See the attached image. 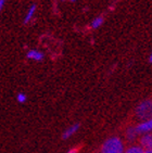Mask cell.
I'll return each mask as SVG.
<instances>
[{
  "instance_id": "cell-1",
  "label": "cell",
  "mask_w": 152,
  "mask_h": 153,
  "mask_svg": "<svg viewBox=\"0 0 152 153\" xmlns=\"http://www.w3.org/2000/svg\"><path fill=\"white\" fill-rule=\"evenodd\" d=\"M100 153H124L123 142L116 137H112L103 143Z\"/></svg>"
},
{
  "instance_id": "cell-2",
  "label": "cell",
  "mask_w": 152,
  "mask_h": 153,
  "mask_svg": "<svg viewBox=\"0 0 152 153\" xmlns=\"http://www.w3.org/2000/svg\"><path fill=\"white\" fill-rule=\"evenodd\" d=\"M136 115L143 121L152 118V100H145L139 103L136 109Z\"/></svg>"
},
{
  "instance_id": "cell-3",
  "label": "cell",
  "mask_w": 152,
  "mask_h": 153,
  "mask_svg": "<svg viewBox=\"0 0 152 153\" xmlns=\"http://www.w3.org/2000/svg\"><path fill=\"white\" fill-rule=\"evenodd\" d=\"M136 130H137L138 134H143V135H146L147 133L152 131V118L146 120V121H143L142 123H140L136 127Z\"/></svg>"
},
{
  "instance_id": "cell-4",
  "label": "cell",
  "mask_w": 152,
  "mask_h": 153,
  "mask_svg": "<svg viewBox=\"0 0 152 153\" xmlns=\"http://www.w3.org/2000/svg\"><path fill=\"white\" fill-rule=\"evenodd\" d=\"M140 143L142 148L146 150H152V135L151 134H146L141 137Z\"/></svg>"
},
{
  "instance_id": "cell-5",
  "label": "cell",
  "mask_w": 152,
  "mask_h": 153,
  "mask_svg": "<svg viewBox=\"0 0 152 153\" xmlns=\"http://www.w3.org/2000/svg\"><path fill=\"white\" fill-rule=\"evenodd\" d=\"M26 56L28 59L34 60V61H41V60L44 59V53L38 50H35V49H33V50H29L28 52H27Z\"/></svg>"
},
{
  "instance_id": "cell-6",
  "label": "cell",
  "mask_w": 152,
  "mask_h": 153,
  "mask_svg": "<svg viewBox=\"0 0 152 153\" xmlns=\"http://www.w3.org/2000/svg\"><path fill=\"white\" fill-rule=\"evenodd\" d=\"M78 128H79V124H74V125H72V126L69 127L64 133H63V135H62V138H63V139H69L71 136H73L74 134L78 130Z\"/></svg>"
},
{
  "instance_id": "cell-7",
  "label": "cell",
  "mask_w": 152,
  "mask_h": 153,
  "mask_svg": "<svg viewBox=\"0 0 152 153\" xmlns=\"http://www.w3.org/2000/svg\"><path fill=\"white\" fill-rule=\"evenodd\" d=\"M35 11H36V6L35 4H32V6L29 7L28 11L26 12V14H25V18H24V20H23L24 24H28L29 22H31V20H32L33 15H34Z\"/></svg>"
},
{
  "instance_id": "cell-8",
  "label": "cell",
  "mask_w": 152,
  "mask_h": 153,
  "mask_svg": "<svg viewBox=\"0 0 152 153\" xmlns=\"http://www.w3.org/2000/svg\"><path fill=\"white\" fill-rule=\"evenodd\" d=\"M103 21H104V19H103L102 16H97V18H95L90 24L91 28H95V30H96V28H99L103 24Z\"/></svg>"
},
{
  "instance_id": "cell-9",
  "label": "cell",
  "mask_w": 152,
  "mask_h": 153,
  "mask_svg": "<svg viewBox=\"0 0 152 153\" xmlns=\"http://www.w3.org/2000/svg\"><path fill=\"white\" fill-rule=\"evenodd\" d=\"M125 153H145L143 149L141 147H137V146H134V147H130L129 149L125 151Z\"/></svg>"
},
{
  "instance_id": "cell-10",
  "label": "cell",
  "mask_w": 152,
  "mask_h": 153,
  "mask_svg": "<svg viewBox=\"0 0 152 153\" xmlns=\"http://www.w3.org/2000/svg\"><path fill=\"white\" fill-rule=\"evenodd\" d=\"M137 135H138V133H137V130H136V128H129V129L127 130V138H128L129 140H134Z\"/></svg>"
},
{
  "instance_id": "cell-11",
  "label": "cell",
  "mask_w": 152,
  "mask_h": 153,
  "mask_svg": "<svg viewBox=\"0 0 152 153\" xmlns=\"http://www.w3.org/2000/svg\"><path fill=\"white\" fill-rule=\"evenodd\" d=\"M16 99H18V101L20 103H24L25 101H26V94H23V92H20V94H18Z\"/></svg>"
},
{
  "instance_id": "cell-12",
  "label": "cell",
  "mask_w": 152,
  "mask_h": 153,
  "mask_svg": "<svg viewBox=\"0 0 152 153\" xmlns=\"http://www.w3.org/2000/svg\"><path fill=\"white\" fill-rule=\"evenodd\" d=\"M6 1L7 0H0V9H3V6H4Z\"/></svg>"
},
{
  "instance_id": "cell-13",
  "label": "cell",
  "mask_w": 152,
  "mask_h": 153,
  "mask_svg": "<svg viewBox=\"0 0 152 153\" xmlns=\"http://www.w3.org/2000/svg\"><path fill=\"white\" fill-rule=\"evenodd\" d=\"M149 62H151V63H152V51H151V53H150V56H149Z\"/></svg>"
},
{
  "instance_id": "cell-14",
  "label": "cell",
  "mask_w": 152,
  "mask_h": 153,
  "mask_svg": "<svg viewBox=\"0 0 152 153\" xmlns=\"http://www.w3.org/2000/svg\"><path fill=\"white\" fill-rule=\"evenodd\" d=\"M145 153H152V150H147L145 151Z\"/></svg>"
},
{
  "instance_id": "cell-15",
  "label": "cell",
  "mask_w": 152,
  "mask_h": 153,
  "mask_svg": "<svg viewBox=\"0 0 152 153\" xmlns=\"http://www.w3.org/2000/svg\"><path fill=\"white\" fill-rule=\"evenodd\" d=\"M67 153H75V151H74V150H71V151H69Z\"/></svg>"
},
{
  "instance_id": "cell-16",
  "label": "cell",
  "mask_w": 152,
  "mask_h": 153,
  "mask_svg": "<svg viewBox=\"0 0 152 153\" xmlns=\"http://www.w3.org/2000/svg\"><path fill=\"white\" fill-rule=\"evenodd\" d=\"M71 1H72V2H75V1H76V0H71Z\"/></svg>"
},
{
  "instance_id": "cell-17",
  "label": "cell",
  "mask_w": 152,
  "mask_h": 153,
  "mask_svg": "<svg viewBox=\"0 0 152 153\" xmlns=\"http://www.w3.org/2000/svg\"><path fill=\"white\" fill-rule=\"evenodd\" d=\"M61 1H65V0H61Z\"/></svg>"
}]
</instances>
